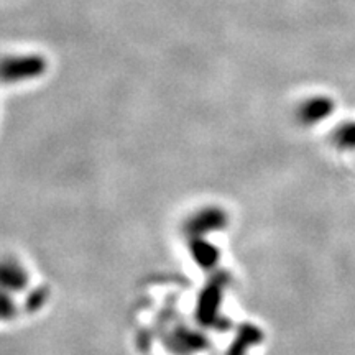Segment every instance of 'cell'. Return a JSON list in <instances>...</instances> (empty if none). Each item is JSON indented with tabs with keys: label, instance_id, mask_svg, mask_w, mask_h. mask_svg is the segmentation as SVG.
I'll list each match as a JSON object with an SVG mask.
<instances>
[{
	"label": "cell",
	"instance_id": "3957f363",
	"mask_svg": "<svg viewBox=\"0 0 355 355\" xmlns=\"http://www.w3.org/2000/svg\"><path fill=\"white\" fill-rule=\"evenodd\" d=\"M332 141L340 150H355V121H349L337 127Z\"/></svg>",
	"mask_w": 355,
	"mask_h": 355
},
{
	"label": "cell",
	"instance_id": "6da1fadb",
	"mask_svg": "<svg viewBox=\"0 0 355 355\" xmlns=\"http://www.w3.org/2000/svg\"><path fill=\"white\" fill-rule=\"evenodd\" d=\"M46 61L40 55H13L0 60V83L17 84L42 76Z\"/></svg>",
	"mask_w": 355,
	"mask_h": 355
},
{
	"label": "cell",
	"instance_id": "7a4b0ae2",
	"mask_svg": "<svg viewBox=\"0 0 355 355\" xmlns=\"http://www.w3.org/2000/svg\"><path fill=\"white\" fill-rule=\"evenodd\" d=\"M334 101L331 97L326 96H316V97H311L301 104L298 117L301 122L308 123V125H313V123H319L322 122L324 119L329 117V115L334 112Z\"/></svg>",
	"mask_w": 355,
	"mask_h": 355
}]
</instances>
